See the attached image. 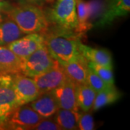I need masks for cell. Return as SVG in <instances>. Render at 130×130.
<instances>
[{"instance_id": "obj_1", "label": "cell", "mask_w": 130, "mask_h": 130, "mask_svg": "<svg viewBox=\"0 0 130 130\" xmlns=\"http://www.w3.org/2000/svg\"><path fill=\"white\" fill-rule=\"evenodd\" d=\"M43 33L48 51L60 64L74 60L81 54L79 43L82 35L77 32L54 26Z\"/></svg>"}, {"instance_id": "obj_2", "label": "cell", "mask_w": 130, "mask_h": 130, "mask_svg": "<svg viewBox=\"0 0 130 130\" xmlns=\"http://www.w3.org/2000/svg\"><path fill=\"white\" fill-rule=\"evenodd\" d=\"M4 14L18 25L24 34L44 32L49 28L46 14L40 6L28 3L9 5L7 3Z\"/></svg>"}, {"instance_id": "obj_3", "label": "cell", "mask_w": 130, "mask_h": 130, "mask_svg": "<svg viewBox=\"0 0 130 130\" xmlns=\"http://www.w3.org/2000/svg\"><path fill=\"white\" fill-rule=\"evenodd\" d=\"M46 15L54 26L76 31L78 25L77 0H56Z\"/></svg>"}, {"instance_id": "obj_4", "label": "cell", "mask_w": 130, "mask_h": 130, "mask_svg": "<svg viewBox=\"0 0 130 130\" xmlns=\"http://www.w3.org/2000/svg\"><path fill=\"white\" fill-rule=\"evenodd\" d=\"M58 63L50 54L44 45L23 60L22 74L33 77L51 69Z\"/></svg>"}, {"instance_id": "obj_5", "label": "cell", "mask_w": 130, "mask_h": 130, "mask_svg": "<svg viewBox=\"0 0 130 130\" xmlns=\"http://www.w3.org/2000/svg\"><path fill=\"white\" fill-rule=\"evenodd\" d=\"M18 107L12 75H0V126H5L10 115Z\"/></svg>"}, {"instance_id": "obj_6", "label": "cell", "mask_w": 130, "mask_h": 130, "mask_svg": "<svg viewBox=\"0 0 130 130\" xmlns=\"http://www.w3.org/2000/svg\"><path fill=\"white\" fill-rule=\"evenodd\" d=\"M43 119L30 105L25 104L12 112L5 126L12 129H33Z\"/></svg>"}, {"instance_id": "obj_7", "label": "cell", "mask_w": 130, "mask_h": 130, "mask_svg": "<svg viewBox=\"0 0 130 130\" xmlns=\"http://www.w3.org/2000/svg\"><path fill=\"white\" fill-rule=\"evenodd\" d=\"M13 88L18 106L29 104L40 95L38 89L32 77L22 73L13 74Z\"/></svg>"}, {"instance_id": "obj_8", "label": "cell", "mask_w": 130, "mask_h": 130, "mask_svg": "<svg viewBox=\"0 0 130 130\" xmlns=\"http://www.w3.org/2000/svg\"><path fill=\"white\" fill-rule=\"evenodd\" d=\"M44 45L45 40L43 33L32 32L10 43L7 47L14 52L22 60H24Z\"/></svg>"}, {"instance_id": "obj_9", "label": "cell", "mask_w": 130, "mask_h": 130, "mask_svg": "<svg viewBox=\"0 0 130 130\" xmlns=\"http://www.w3.org/2000/svg\"><path fill=\"white\" fill-rule=\"evenodd\" d=\"M37 86L39 93L51 91L67 80V77L65 74L62 66L58 62L55 66L46 72L38 74L32 77Z\"/></svg>"}, {"instance_id": "obj_10", "label": "cell", "mask_w": 130, "mask_h": 130, "mask_svg": "<svg viewBox=\"0 0 130 130\" xmlns=\"http://www.w3.org/2000/svg\"><path fill=\"white\" fill-rule=\"evenodd\" d=\"M130 12V0H109L104 11L93 28H103L110 25L118 18L126 16Z\"/></svg>"}, {"instance_id": "obj_11", "label": "cell", "mask_w": 130, "mask_h": 130, "mask_svg": "<svg viewBox=\"0 0 130 130\" xmlns=\"http://www.w3.org/2000/svg\"><path fill=\"white\" fill-rule=\"evenodd\" d=\"M76 88L77 85L67 78L61 85L52 90L59 108L74 111H79L77 103Z\"/></svg>"}, {"instance_id": "obj_12", "label": "cell", "mask_w": 130, "mask_h": 130, "mask_svg": "<svg viewBox=\"0 0 130 130\" xmlns=\"http://www.w3.org/2000/svg\"><path fill=\"white\" fill-rule=\"evenodd\" d=\"M62 66L67 78L76 85L86 83L88 70V61L82 54L77 59L67 62Z\"/></svg>"}, {"instance_id": "obj_13", "label": "cell", "mask_w": 130, "mask_h": 130, "mask_svg": "<svg viewBox=\"0 0 130 130\" xmlns=\"http://www.w3.org/2000/svg\"><path fill=\"white\" fill-rule=\"evenodd\" d=\"M30 103L32 109L43 119L51 118L59 108L52 90L41 93Z\"/></svg>"}, {"instance_id": "obj_14", "label": "cell", "mask_w": 130, "mask_h": 130, "mask_svg": "<svg viewBox=\"0 0 130 130\" xmlns=\"http://www.w3.org/2000/svg\"><path fill=\"white\" fill-rule=\"evenodd\" d=\"M23 60L7 46H0V75L22 72Z\"/></svg>"}, {"instance_id": "obj_15", "label": "cell", "mask_w": 130, "mask_h": 130, "mask_svg": "<svg viewBox=\"0 0 130 130\" xmlns=\"http://www.w3.org/2000/svg\"><path fill=\"white\" fill-rule=\"evenodd\" d=\"M79 50L85 59L94 64L113 67V60L111 53L106 49L90 47L83 43H79Z\"/></svg>"}, {"instance_id": "obj_16", "label": "cell", "mask_w": 130, "mask_h": 130, "mask_svg": "<svg viewBox=\"0 0 130 130\" xmlns=\"http://www.w3.org/2000/svg\"><path fill=\"white\" fill-rule=\"evenodd\" d=\"M77 28L76 32L81 35L93 28V24L89 20L92 17V8L90 2H85L84 0H77Z\"/></svg>"}, {"instance_id": "obj_17", "label": "cell", "mask_w": 130, "mask_h": 130, "mask_svg": "<svg viewBox=\"0 0 130 130\" xmlns=\"http://www.w3.org/2000/svg\"><path fill=\"white\" fill-rule=\"evenodd\" d=\"M23 36V32L10 19L4 20L0 23V46H7Z\"/></svg>"}, {"instance_id": "obj_18", "label": "cell", "mask_w": 130, "mask_h": 130, "mask_svg": "<svg viewBox=\"0 0 130 130\" xmlns=\"http://www.w3.org/2000/svg\"><path fill=\"white\" fill-rule=\"evenodd\" d=\"M96 93L87 83L77 85L76 95L79 108H80L83 111H89L93 107Z\"/></svg>"}, {"instance_id": "obj_19", "label": "cell", "mask_w": 130, "mask_h": 130, "mask_svg": "<svg viewBox=\"0 0 130 130\" xmlns=\"http://www.w3.org/2000/svg\"><path fill=\"white\" fill-rule=\"evenodd\" d=\"M54 121L61 128V129H78V119L79 113L68 109L59 108L55 113Z\"/></svg>"}, {"instance_id": "obj_20", "label": "cell", "mask_w": 130, "mask_h": 130, "mask_svg": "<svg viewBox=\"0 0 130 130\" xmlns=\"http://www.w3.org/2000/svg\"><path fill=\"white\" fill-rule=\"evenodd\" d=\"M121 96V93L116 88L114 85L110 86L96 93L93 108L94 111H98L103 107L106 106L117 101Z\"/></svg>"}, {"instance_id": "obj_21", "label": "cell", "mask_w": 130, "mask_h": 130, "mask_svg": "<svg viewBox=\"0 0 130 130\" xmlns=\"http://www.w3.org/2000/svg\"><path fill=\"white\" fill-rule=\"evenodd\" d=\"M88 67L108 85H114L113 67L101 66L88 61Z\"/></svg>"}, {"instance_id": "obj_22", "label": "cell", "mask_w": 130, "mask_h": 130, "mask_svg": "<svg viewBox=\"0 0 130 130\" xmlns=\"http://www.w3.org/2000/svg\"><path fill=\"white\" fill-rule=\"evenodd\" d=\"M87 83L96 92H100L104 89L108 88L110 85H107L100 77H98L93 70L88 67V74H87ZM113 86V85H112Z\"/></svg>"}, {"instance_id": "obj_23", "label": "cell", "mask_w": 130, "mask_h": 130, "mask_svg": "<svg viewBox=\"0 0 130 130\" xmlns=\"http://www.w3.org/2000/svg\"><path fill=\"white\" fill-rule=\"evenodd\" d=\"M78 129L92 130L94 129V121L93 116L88 111H83L79 113L78 119Z\"/></svg>"}, {"instance_id": "obj_24", "label": "cell", "mask_w": 130, "mask_h": 130, "mask_svg": "<svg viewBox=\"0 0 130 130\" xmlns=\"http://www.w3.org/2000/svg\"><path fill=\"white\" fill-rule=\"evenodd\" d=\"M33 129L36 130H61V128L58 124L54 120H52L50 118L43 119Z\"/></svg>"}, {"instance_id": "obj_25", "label": "cell", "mask_w": 130, "mask_h": 130, "mask_svg": "<svg viewBox=\"0 0 130 130\" xmlns=\"http://www.w3.org/2000/svg\"><path fill=\"white\" fill-rule=\"evenodd\" d=\"M20 3H28V4H32L38 6H41L43 4L45 0H19Z\"/></svg>"}, {"instance_id": "obj_26", "label": "cell", "mask_w": 130, "mask_h": 130, "mask_svg": "<svg viewBox=\"0 0 130 130\" xmlns=\"http://www.w3.org/2000/svg\"><path fill=\"white\" fill-rule=\"evenodd\" d=\"M7 3L5 2H0V23L2 22L5 19H4V9H5V7H6Z\"/></svg>"}, {"instance_id": "obj_27", "label": "cell", "mask_w": 130, "mask_h": 130, "mask_svg": "<svg viewBox=\"0 0 130 130\" xmlns=\"http://www.w3.org/2000/svg\"><path fill=\"white\" fill-rule=\"evenodd\" d=\"M54 0H45V2H46L47 3H52L54 2Z\"/></svg>"}, {"instance_id": "obj_28", "label": "cell", "mask_w": 130, "mask_h": 130, "mask_svg": "<svg viewBox=\"0 0 130 130\" xmlns=\"http://www.w3.org/2000/svg\"><path fill=\"white\" fill-rule=\"evenodd\" d=\"M2 1H4V0H0V2H2Z\"/></svg>"}]
</instances>
